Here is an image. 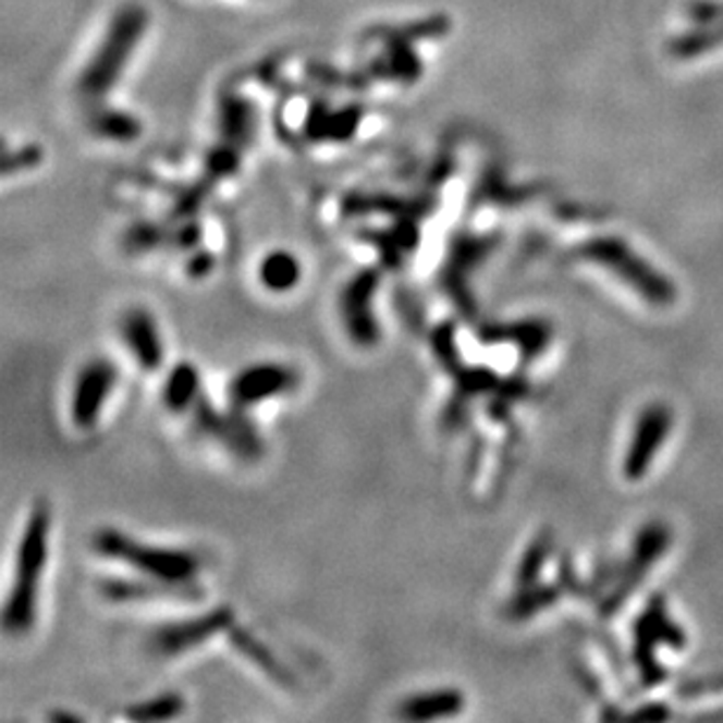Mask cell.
Wrapping results in <instances>:
<instances>
[{"instance_id":"1","label":"cell","mask_w":723,"mask_h":723,"mask_svg":"<svg viewBox=\"0 0 723 723\" xmlns=\"http://www.w3.org/2000/svg\"><path fill=\"white\" fill-rule=\"evenodd\" d=\"M47 553H50V508L45 501H36L17 546L14 580L3 611V625L10 635H26L36 623L38 586Z\"/></svg>"},{"instance_id":"8","label":"cell","mask_w":723,"mask_h":723,"mask_svg":"<svg viewBox=\"0 0 723 723\" xmlns=\"http://www.w3.org/2000/svg\"><path fill=\"white\" fill-rule=\"evenodd\" d=\"M120 333L130 354L144 372H157L164 364V342L160 335V326L155 317L144 309L134 307L124 314L120 321Z\"/></svg>"},{"instance_id":"7","label":"cell","mask_w":723,"mask_h":723,"mask_svg":"<svg viewBox=\"0 0 723 723\" xmlns=\"http://www.w3.org/2000/svg\"><path fill=\"white\" fill-rule=\"evenodd\" d=\"M377 284H380L377 272L366 270L358 272L342 293L340 307H342L344 328H347L352 342L358 344V347H372V344L380 340V323H377V317L372 311V297Z\"/></svg>"},{"instance_id":"11","label":"cell","mask_w":723,"mask_h":723,"mask_svg":"<svg viewBox=\"0 0 723 723\" xmlns=\"http://www.w3.org/2000/svg\"><path fill=\"white\" fill-rule=\"evenodd\" d=\"M303 277V265L291 250H270L258 265V281L272 293H289Z\"/></svg>"},{"instance_id":"3","label":"cell","mask_w":723,"mask_h":723,"mask_svg":"<svg viewBox=\"0 0 723 723\" xmlns=\"http://www.w3.org/2000/svg\"><path fill=\"white\" fill-rule=\"evenodd\" d=\"M146 30V10L138 5L122 8L115 20L110 22L108 34L103 36L97 54L89 59V64L81 77V91L87 97H103L110 91L120 75L124 73L130 57L136 45L144 38Z\"/></svg>"},{"instance_id":"5","label":"cell","mask_w":723,"mask_h":723,"mask_svg":"<svg viewBox=\"0 0 723 723\" xmlns=\"http://www.w3.org/2000/svg\"><path fill=\"white\" fill-rule=\"evenodd\" d=\"M301 384V375L284 364H254L232 377L228 396L237 413L277 396L291 394Z\"/></svg>"},{"instance_id":"9","label":"cell","mask_w":723,"mask_h":723,"mask_svg":"<svg viewBox=\"0 0 723 723\" xmlns=\"http://www.w3.org/2000/svg\"><path fill=\"white\" fill-rule=\"evenodd\" d=\"M464 710V696L454 688L427 690L405 698L399 707V716L405 721H436L457 716Z\"/></svg>"},{"instance_id":"10","label":"cell","mask_w":723,"mask_h":723,"mask_svg":"<svg viewBox=\"0 0 723 723\" xmlns=\"http://www.w3.org/2000/svg\"><path fill=\"white\" fill-rule=\"evenodd\" d=\"M201 377L195 364L191 360H181L174 368L169 370L164 387H162V403L169 413L183 415L187 410H195L201 394Z\"/></svg>"},{"instance_id":"15","label":"cell","mask_w":723,"mask_h":723,"mask_svg":"<svg viewBox=\"0 0 723 723\" xmlns=\"http://www.w3.org/2000/svg\"><path fill=\"white\" fill-rule=\"evenodd\" d=\"M50 721H57V723H83V716H77L73 712H52L50 714Z\"/></svg>"},{"instance_id":"12","label":"cell","mask_w":723,"mask_h":723,"mask_svg":"<svg viewBox=\"0 0 723 723\" xmlns=\"http://www.w3.org/2000/svg\"><path fill=\"white\" fill-rule=\"evenodd\" d=\"M101 595L110 602H136V600H157V597H187L197 592V588H179L162 584V580H152V584H138V580H120L108 578L99 584Z\"/></svg>"},{"instance_id":"14","label":"cell","mask_w":723,"mask_h":723,"mask_svg":"<svg viewBox=\"0 0 723 723\" xmlns=\"http://www.w3.org/2000/svg\"><path fill=\"white\" fill-rule=\"evenodd\" d=\"M185 712V700L174 694H160L150 700L136 702L127 710V719L138 723H157V721H171Z\"/></svg>"},{"instance_id":"6","label":"cell","mask_w":723,"mask_h":723,"mask_svg":"<svg viewBox=\"0 0 723 723\" xmlns=\"http://www.w3.org/2000/svg\"><path fill=\"white\" fill-rule=\"evenodd\" d=\"M234 625V614L230 606H218L209 614L195 616L179 623H169L152 633L150 649L160 655H181L201 647L204 641L213 639L218 633H230Z\"/></svg>"},{"instance_id":"13","label":"cell","mask_w":723,"mask_h":723,"mask_svg":"<svg viewBox=\"0 0 723 723\" xmlns=\"http://www.w3.org/2000/svg\"><path fill=\"white\" fill-rule=\"evenodd\" d=\"M230 641L237 647L240 653H244L250 663H256L267 677L274 679L277 684L291 688L293 686V677L289 674V670L279 663V660L272 655V651L260 644L254 635L248 630H242V627H230Z\"/></svg>"},{"instance_id":"2","label":"cell","mask_w":723,"mask_h":723,"mask_svg":"<svg viewBox=\"0 0 723 723\" xmlns=\"http://www.w3.org/2000/svg\"><path fill=\"white\" fill-rule=\"evenodd\" d=\"M94 550L101 557L130 564L132 569L152 580H162V584L179 588H197L195 578L201 569V560L191 550L148 546L110 527L94 534Z\"/></svg>"},{"instance_id":"4","label":"cell","mask_w":723,"mask_h":723,"mask_svg":"<svg viewBox=\"0 0 723 723\" xmlns=\"http://www.w3.org/2000/svg\"><path fill=\"white\" fill-rule=\"evenodd\" d=\"M118 377V366L103 356L87 360L77 370L69 401V413L75 429L89 431L97 427L108 399L113 396Z\"/></svg>"}]
</instances>
